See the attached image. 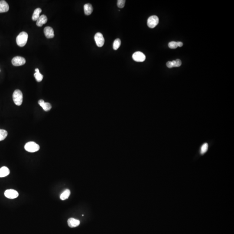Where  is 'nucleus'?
<instances>
[{
    "label": "nucleus",
    "instance_id": "obj_1",
    "mask_svg": "<svg viewBox=\"0 0 234 234\" xmlns=\"http://www.w3.org/2000/svg\"><path fill=\"white\" fill-rule=\"evenodd\" d=\"M28 34L25 32H22L17 37L16 42L17 45L23 47L26 44L28 40Z\"/></svg>",
    "mask_w": 234,
    "mask_h": 234
},
{
    "label": "nucleus",
    "instance_id": "obj_2",
    "mask_svg": "<svg viewBox=\"0 0 234 234\" xmlns=\"http://www.w3.org/2000/svg\"><path fill=\"white\" fill-rule=\"evenodd\" d=\"M13 101L16 105L20 106L23 102V94L20 90L17 89L15 90L13 94Z\"/></svg>",
    "mask_w": 234,
    "mask_h": 234
},
{
    "label": "nucleus",
    "instance_id": "obj_3",
    "mask_svg": "<svg viewBox=\"0 0 234 234\" xmlns=\"http://www.w3.org/2000/svg\"><path fill=\"white\" fill-rule=\"evenodd\" d=\"M25 150L31 153L37 152L40 150V147L38 144L34 142L31 141L26 143L24 146Z\"/></svg>",
    "mask_w": 234,
    "mask_h": 234
},
{
    "label": "nucleus",
    "instance_id": "obj_4",
    "mask_svg": "<svg viewBox=\"0 0 234 234\" xmlns=\"http://www.w3.org/2000/svg\"><path fill=\"white\" fill-rule=\"evenodd\" d=\"M159 18L157 16H150L148 20V25L150 28H154L159 23Z\"/></svg>",
    "mask_w": 234,
    "mask_h": 234
},
{
    "label": "nucleus",
    "instance_id": "obj_5",
    "mask_svg": "<svg viewBox=\"0 0 234 234\" xmlns=\"http://www.w3.org/2000/svg\"><path fill=\"white\" fill-rule=\"evenodd\" d=\"M94 39L98 47H101L103 46L104 43V39L102 33H96Z\"/></svg>",
    "mask_w": 234,
    "mask_h": 234
},
{
    "label": "nucleus",
    "instance_id": "obj_6",
    "mask_svg": "<svg viewBox=\"0 0 234 234\" xmlns=\"http://www.w3.org/2000/svg\"><path fill=\"white\" fill-rule=\"evenodd\" d=\"M12 64L14 66H18L24 65L26 63V59L21 56H15L12 59Z\"/></svg>",
    "mask_w": 234,
    "mask_h": 234
},
{
    "label": "nucleus",
    "instance_id": "obj_7",
    "mask_svg": "<svg viewBox=\"0 0 234 234\" xmlns=\"http://www.w3.org/2000/svg\"><path fill=\"white\" fill-rule=\"evenodd\" d=\"M4 196L7 198H10V199H14L18 196L19 194L16 190L12 189H8L4 192Z\"/></svg>",
    "mask_w": 234,
    "mask_h": 234
},
{
    "label": "nucleus",
    "instance_id": "obj_8",
    "mask_svg": "<svg viewBox=\"0 0 234 234\" xmlns=\"http://www.w3.org/2000/svg\"><path fill=\"white\" fill-rule=\"evenodd\" d=\"M132 58L136 62H142L146 59V56L143 53L138 51L133 54Z\"/></svg>",
    "mask_w": 234,
    "mask_h": 234
},
{
    "label": "nucleus",
    "instance_id": "obj_9",
    "mask_svg": "<svg viewBox=\"0 0 234 234\" xmlns=\"http://www.w3.org/2000/svg\"><path fill=\"white\" fill-rule=\"evenodd\" d=\"M44 34L47 38H52L54 37V33L53 28L50 26H47L44 29Z\"/></svg>",
    "mask_w": 234,
    "mask_h": 234
},
{
    "label": "nucleus",
    "instance_id": "obj_10",
    "mask_svg": "<svg viewBox=\"0 0 234 234\" xmlns=\"http://www.w3.org/2000/svg\"><path fill=\"white\" fill-rule=\"evenodd\" d=\"M38 104L45 111H49L52 108V106L48 102H45L42 99L39 100Z\"/></svg>",
    "mask_w": 234,
    "mask_h": 234
},
{
    "label": "nucleus",
    "instance_id": "obj_11",
    "mask_svg": "<svg viewBox=\"0 0 234 234\" xmlns=\"http://www.w3.org/2000/svg\"><path fill=\"white\" fill-rule=\"evenodd\" d=\"M9 10V6L6 1H0V13L7 12Z\"/></svg>",
    "mask_w": 234,
    "mask_h": 234
},
{
    "label": "nucleus",
    "instance_id": "obj_12",
    "mask_svg": "<svg viewBox=\"0 0 234 234\" xmlns=\"http://www.w3.org/2000/svg\"><path fill=\"white\" fill-rule=\"evenodd\" d=\"M68 224L70 227H76L79 225L80 221L74 218H70L68 219Z\"/></svg>",
    "mask_w": 234,
    "mask_h": 234
},
{
    "label": "nucleus",
    "instance_id": "obj_13",
    "mask_svg": "<svg viewBox=\"0 0 234 234\" xmlns=\"http://www.w3.org/2000/svg\"><path fill=\"white\" fill-rule=\"evenodd\" d=\"M47 21V16L45 15H42L40 16V17L38 20H37V25L38 26H42L43 24H46Z\"/></svg>",
    "mask_w": 234,
    "mask_h": 234
},
{
    "label": "nucleus",
    "instance_id": "obj_14",
    "mask_svg": "<svg viewBox=\"0 0 234 234\" xmlns=\"http://www.w3.org/2000/svg\"><path fill=\"white\" fill-rule=\"evenodd\" d=\"M84 12L85 15H89L92 14L93 10V6L90 3H86L84 6Z\"/></svg>",
    "mask_w": 234,
    "mask_h": 234
},
{
    "label": "nucleus",
    "instance_id": "obj_15",
    "mask_svg": "<svg viewBox=\"0 0 234 234\" xmlns=\"http://www.w3.org/2000/svg\"><path fill=\"white\" fill-rule=\"evenodd\" d=\"M10 174V170L6 166L0 168V177H4Z\"/></svg>",
    "mask_w": 234,
    "mask_h": 234
},
{
    "label": "nucleus",
    "instance_id": "obj_16",
    "mask_svg": "<svg viewBox=\"0 0 234 234\" xmlns=\"http://www.w3.org/2000/svg\"><path fill=\"white\" fill-rule=\"evenodd\" d=\"M41 9L40 8H38L34 10L33 15L32 17V19L33 21H37L38 20L40 17V14L41 13Z\"/></svg>",
    "mask_w": 234,
    "mask_h": 234
},
{
    "label": "nucleus",
    "instance_id": "obj_17",
    "mask_svg": "<svg viewBox=\"0 0 234 234\" xmlns=\"http://www.w3.org/2000/svg\"><path fill=\"white\" fill-rule=\"evenodd\" d=\"M70 195V191L69 189H66L60 195V198L61 200H65L68 198Z\"/></svg>",
    "mask_w": 234,
    "mask_h": 234
},
{
    "label": "nucleus",
    "instance_id": "obj_18",
    "mask_svg": "<svg viewBox=\"0 0 234 234\" xmlns=\"http://www.w3.org/2000/svg\"><path fill=\"white\" fill-rule=\"evenodd\" d=\"M35 70L36 72L34 73V76L35 79H36V80L38 82H40V81H42V79H43V76L40 73V71H39V69H38V68L35 69Z\"/></svg>",
    "mask_w": 234,
    "mask_h": 234
},
{
    "label": "nucleus",
    "instance_id": "obj_19",
    "mask_svg": "<svg viewBox=\"0 0 234 234\" xmlns=\"http://www.w3.org/2000/svg\"><path fill=\"white\" fill-rule=\"evenodd\" d=\"M8 132L5 130L0 129V141H3L8 136Z\"/></svg>",
    "mask_w": 234,
    "mask_h": 234
},
{
    "label": "nucleus",
    "instance_id": "obj_20",
    "mask_svg": "<svg viewBox=\"0 0 234 234\" xmlns=\"http://www.w3.org/2000/svg\"><path fill=\"white\" fill-rule=\"evenodd\" d=\"M208 147H209V145L206 143L203 144V145L201 146V149H200V153L201 155H203L205 153H206V151L208 150Z\"/></svg>",
    "mask_w": 234,
    "mask_h": 234
},
{
    "label": "nucleus",
    "instance_id": "obj_21",
    "mask_svg": "<svg viewBox=\"0 0 234 234\" xmlns=\"http://www.w3.org/2000/svg\"><path fill=\"white\" fill-rule=\"evenodd\" d=\"M121 44V41L119 39H117L115 40L113 42V49L114 50H117Z\"/></svg>",
    "mask_w": 234,
    "mask_h": 234
},
{
    "label": "nucleus",
    "instance_id": "obj_22",
    "mask_svg": "<svg viewBox=\"0 0 234 234\" xmlns=\"http://www.w3.org/2000/svg\"><path fill=\"white\" fill-rule=\"evenodd\" d=\"M126 1L125 0H118L117 5L119 8H122L125 7Z\"/></svg>",
    "mask_w": 234,
    "mask_h": 234
},
{
    "label": "nucleus",
    "instance_id": "obj_23",
    "mask_svg": "<svg viewBox=\"0 0 234 234\" xmlns=\"http://www.w3.org/2000/svg\"><path fill=\"white\" fill-rule=\"evenodd\" d=\"M168 47L172 49L176 48L178 47L177 42H176L174 41L171 42H169V44H168Z\"/></svg>",
    "mask_w": 234,
    "mask_h": 234
},
{
    "label": "nucleus",
    "instance_id": "obj_24",
    "mask_svg": "<svg viewBox=\"0 0 234 234\" xmlns=\"http://www.w3.org/2000/svg\"><path fill=\"white\" fill-rule=\"evenodd\" d=\"M173 63L174 67H180V66L181 65V61L180 59H177L176 60H173Z\"/></svg>",
    "mask_w": 234,
    "mask_h": 234
},
{
    "label": "nucleus",
    "instance_id": "obj_25",
    "mask_svg": "<svg viewBox=\"0 0 234 234\" xmlns=\"http://www.w3.org/2000/svg\"><path fill=\"white\" fill-rule=\"evenodd\" d=\"M166 66L169 68H172L174 67V65H173V61H168L166 63Z\"/></svg>",
    "mask_w": 234,
    "mask_h": 234
},
{
    "label": "nucleus",
    "instance_id": "obj_26",
    "mask_svg": "<svg viewBox=\"0 0 234 234\" xmlns=\"http://www.w3.org/2000/svg\"><path fill=\"white\" fill-rule=\"evenodd\" d=\"M177 44L178 47H181L183 46V43L181 42H177Z\"/></svg>",
    "mask_w": 234,
    "mask_h": 234
}]
</instances>
